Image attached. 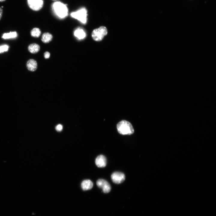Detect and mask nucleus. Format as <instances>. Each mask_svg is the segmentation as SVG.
I'll return each instance as SVG.
<instances>
[{
    "instance_id": "9",
    "label": "nucleus",
    "mask_w": 216,
    "mask_h": 216,
    "mask_svg": "<svg viewBox=\"0 0 216 216\" xmlns=\"http://www.w3.org/2000/svg\"><path fill=\"white\" fill-rule=\"evenodd\" d=\"M74 35L79 40L83 39L86 36V34L84 30L80 27L77 28L75 30Z\"/></svg>"
},
{
    "instance_id": "8",
    "label": "nucleus",
    "mask_w": 216,
    "mask_h": 216,
    "mask_svg": "<svg viewBox=\"0 0 216 216\" xmlns=\"http://www.w3.org/2000/svg\"><path fill=\"white\" fill-rule=\"evenodd\" d=\"M95 163L96 166L98 167H105L106 166V158L103 155H100L96 158Z\"/></svg>"
},
{
    "instance_id": "16",
    "label": "nucleus",
    "mask_w": 216,
    "mask_h": 216,
    "mask_svg": "<svg viewBox=\"0 0 216 216\" xmlns=\"http://www.w3.org/2000/svg\"><path fill=\"white\" fill-rule=\"evenodd\" d=\"M9 47L8 45L4 44L0 46V53L7 51Z\"/></svg>"
},
{
    "instance_id": "11",
    "label": "nucleus",
    "mask_w": 216,
    "mask_h": 216,
    "mask_svg": "<svg viewBox=\"0 0 216 216\" xmlns=\"http://www.w3.org/2000/svg\"><path fill=\"white\" fill-rule=\"evenodd\" d=\"M93 183L90 180H85L82 182L81 186L82 189L86 190L91 189L93 187Z\"/></svg>"
},
{
    "instance_id": "2",
    "label": "nucleus",
    "mask_w": 216,
    "mask_h": 216,
    "mask_svg": "<svg viewBox=\"0 0 216 216\" xmlns=\"http://www.w3.org/2000/svg\"><path fill=\"white\" fill-rule=\"evenodd\" d=\"M118 132L122 135H130L134 132V129L131 124L126 120H122L117 125Z\"/></svg>"
},
{
    "instance_id": "19",
    "label": "nucleus",
    "mask_w": 216,
    "mask_h": 216,
    "mask_svg": "<svg viewBox=\"0 0 216 216\" xmlns=\"http://www.w3.org/2000/svg\"><path fill=\"white\" fill-rule=\"evenodd\" d=\"M3 13V10L2 8L0 7V20H1Z\"/></svg>"
},
{
    "instance_id": "20",
    "label": "nucleus",
    "mask_w": 216,
    "mask_h": 216,
    "mask_svg": "<svg viewBox=\"0 0 216 216\" xmlns=\"http://www.w3.org/2000/svg\"><path fill=\"white\" fill-rule=\"evenodd\" d=\"M5 0H0V2H2L5 1Z\"/></svg>"
},
{
    "instance_id": "13",
    "label": "nucleus",
    "mask_w": 216,
    "mask_h": 216,
    "mask_svg": "<svg viewBox=\"0 0 216 216\" xmlns=\"http://www.w3.org/2000/svg\"><path fill=\"white\" fill-rule=\"evenodd\" d=\"M52 39V36L50 33L45 32L42 35L41 40L44 43H47L50 42Z\"/></svg>"
},
{
    "instance_id": "10",
    "label": "nucleus",
    "mask_w": 216,
    "mask_h": 216,
    "mask_svg": "<svg viewBox=\"0 0 216 216\" xmlns=\"http://www.w3.org/2000/svg\"><path fill=\"white\" fill-rule=\"evenodd\" d=\"M26 66L29 70L34 71L37 69L38 67L37 63L35 60L30 59L27 62Z\"/></svg>"
},
{
    "instance_id": "17",
    "label": "nucleus",
    "mask_w": 216,
    "mask_h": 216,
    "mask_svg": "<svg viewBox=\"0 0 216 216\" xmlns=\"http://www.w3.org/2000/svg\"><path fill=\"white\" fill-rule=\"evenodd\" d=\"M62 126L60 124L57 125L56 127V129L58 131H61L62 130Z\"/></svg>"
},
{
    "instance_id": "14",
    "label": "nucleus",
    "mask_w": 216,
    "mask_h": 216,
    "mask_svg": "<svg viewBox=\"0 0 216 216\" xmlns=\"http://www.w3.org/2000/svg\"><path fill=\"white\" fill-rule=\"evenodd\" d=\"M17 37V33L16 32H10L9 33H4L2 38L4 39H8L15 38Z\"/></svg>"
},
{
    "instance_id": "1",
    "label": "nucleus",
    "mask_w": 216,
    "mask_h": 216,
    "mask_svg": "<svg viewBox=\"0 0 216 216\" xmlns=\"http://www.w3.org/2000/svg\"><path fill=\"white\" fill-rule=\"evenodd\" d=\"M51 8L54 15L59 19H64L68 15V9L67 5L60 1L54 2Z\"/></svg>"
},
{
    "instance_id": "12",
    "label": "nucleus",
    "mask_w": 216,
    "mask_h": 216,
    "mask_svg": "<svg viewBox=\"0 0 216 216\" xmlns=\"http://www.w3.org/2000/svg\"><path fill=\"white\" fill-rule=\"evenodd\" d=\"M28 51L32 53H36L38 52L40 50L39 45L36 43L30 44L28 47Z\"/></svg>"
},
{
    "instance_id": "4",
    "label": "nucleus",
    "mask_w": 216,
    "mask_h": 216,
    "mask_svg": "<svg viewBox=\"0 0 216 216\" xmlns=\"http://www.w3.org/2000/svg\"><path fill=\"white\" fill-rule=\"evenodd\" d=\"M107 34L106 28L104 26H101L98 28L94 29L92 33L93 39L96 41L101 40Z\"/></svg>"
},
{
    "instance_id": "3",
    "label": "nucleus",
    "mask_w": 216,
    "mask_h": 216,
    "mask_svg": "<svg viewBox=\"0 0 216 216\" xmlns=\"http://www.w3.org/2000/svg\"><path fill=\"white\" fill-rule=\"evenodd\" d=\"M87 10L85 7L81 8L70 14L72 17L77 19L84 24H86L87 22Z\"/></svg>"
},
{
    "instance_id": "22",
    "label": "nucleus",
    "mask_w": 216,
    "mask_h": 216,
    "mask_svg": "<svg viewBox=\"0 0 216 216\" xmlns=\"http://www.w3.org/2000/svg\"></svg>"
},
{
    "instance_id": "18",
    "label": "nucleus",
    "mask_w": 216,
    "mask_h": 216,
    "mask_svg": "<svg viewBox=\"0 0 216 216\" xmlns=\"http://www.w3.org/2000/svg\"><path fill=\"white\" fill-rule=\"evenodd\" d=\"M44 56L45 58L47 59L49 58L50 56V54L48 52L46 51L44 53Z\"/></svg>"
},
{
    "instance_id": "6",
    "label": "nucleus",
    "mask_w": 216,
    "mask_h": 216,
    "mask_svg": "<svg viewBox=\"0 0 216 216\" xmlns=\"http://www.w3.org/2000/svg\"><path fill=\"white\" fill-rule=\"evenodd\" d=\"M96 183L98 186L101 188L104 193H107L110 191L111 186L106 180L102 179H99L97 181Z\"/></svg>"
},
{
    "instance_id": "5",
    "label": "nucleus",
    "mask_w": 216,
    "mask_h": 216,
    "mask_svg": "<svg viewBox=\"0 0 216 216\" xmlns=\"http://www.w3.org/2000/svg\"><path fill=\"white\" fill-rule=\"evenodd\" d=\"M28 6L32 10L35 11L40 10L43 7L44 0H27Z\"/></svg>"
},
{
    "instance_id": "7",
    "label": "nucleus",
    "mask_w": 216,
    "mask_h": 216,
    "mask_svg": "<svg viewBox=\"0 0 216 216\" xmlns=\"http://www.w3.org/2000/svg\"><path fill=\"white\" fill-rule=\"evenodd\" d=\"M111 178L112 182L117 184H119L123 182L125 179V176L124 173L120 172H115L111 176Z\"/></svg>"
},
{
    "instance_id": "21",
    "label": "nucleus",
    "mask_w": 216,
    "mask_h": 216,
    "mask_svg": "<svg viewBox=\"0 0 216 216\" xmlns=\"http://www.w3.org/2000/svg\"><path fill=\"white\" fill-rule=\"evenodd\" d=\"M2 8H3V7L2 6Z\"/></svg>"
},
{
    "instance_id": "15",
    "label": "nucleus",
    "mask_w": 216,
    "mask_h": 216,
    "mask_svg": "<svg viewBox=\"0 0 216 216\" xmlns=\"http://www.w3.org/2000/svg\"><path fill=\"white\" fill-rule=\"evenodd\" d=\"M30 34L32 36L35 38H38L40 36L41 32L39 28H34L31 31Z\"/></svg>"
}]
</instances>
